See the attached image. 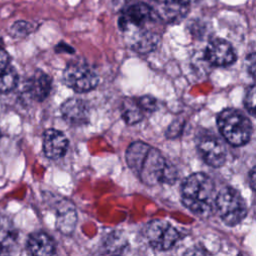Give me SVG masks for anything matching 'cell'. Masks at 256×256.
<instances>
[{
  "mask_svg": "<svg viewBox=\"0 0 256 256\" xmlns=\"http://www.w3.org/2000/svg\"><path fill=\"white\" fill-rule=\"evenodd\" d=\"M126 162L131 171L146 185L172 184L177 179L175 168L161 152L149 144L136 141L126 151Z\"/></svg>",
  "mask_w": 256,
  "mask_h": 256,
  "instance_id": "cell-1",
  "label": "cell"
},
{
  "mask_svg": "<svg viewBox=\"0 0 256 256\" xmlns=\"http://www.w3.org/2000/svg\"><path fill=\"white\" fill-rule=\"evenodd\" d=\"M216 189L214 181L205 173L189 175L181 186L183 204L198 216H209L215 208Z\"/></svg>",
  "mask_w": 256,
  "mask_h": 256,
  "instance_id": "cell-2",
  "label": "cell"
},
{
  "mask_svg": "<svg viewBox=\"0 0 256 256\" xmlns=\"http://www.w3.org/2000/svg\"><path fill=\"white\" fill-rule=\"evenodd\" d=\"M217 125L223 138L233 146H242L251 138V121L237 109L222 110L217 116Z\"/></svg>",
  "mask_w": 256,
  "mask_h": 256,
  "instance_id": "cell-3",
  "label": "cell"
},
{
  "mask_svg": "<svg viewBox=\"0 0 256 256\" xmlns=\"http://www.w3.org/2000/svg\"><path fill=\"white\" fill-rule=\"evenodd\" d=\"M215 209L221 220L228 226L239 224L247 214V205L238 190L226 186L215 197Z\"/></svg>",
  "mask_w": 256,
  "mask_h": 256,
  "instance_id": "cell-4",
  "label": "cell"
},
{
  "mask_svg": "<svg viewBox=\"0 0 256 256\" xmlns=\"http://www.w3.org/2000/svg\"><path fill=\"white\" fill-rule=\"evenodd\" d=\"M63 80L66 86L78 93L93 90L99 82L97 73L87 64L75 61L70 62L64 69Z\"/></svg>",
  "mask_w": 256,
  "mask_h": 256,
  "instance_id": "cell-5",
  "label": "cell"
},
{
  "mask_svg": "<svg viewBox=\"0 0 256 256\" xmlns=\"http://www.w3.org/2000/svg\"><path fill=\"white\" fill-rule=\"evenodd\" d=\"M148 244L155 250L167 251L172 249L180 239L178 230L164 220L150 221L144 230Z\"/></svg>",
  "mask_w": 256,
  "mask_h": 256,
  "instance_id": "cell-6",
  "label": "cell"
},
{
  "mask_svg": "<svg viewBox=\"0 0 256 256\" xmlns=\"http://www.w3.org/2000/svg\"><path fill=\"white\" fill-rule=\"evenodd\" d=\"M196 146L199 155L209 166L218 168L225 163V145L213 132L207 130L200 131L196 136Z\"/></svg>",
  "mask_w": 256,
  "mask_h": 256,
  "instance_id": "cell-7",
  "label": "cell"
},
{
  "mask_svg": "<svg viewBox=\"0 0 256 256\" xmlns=\"http://www.w3.org/2000/svg\"><path fill=\"white\" fill-rule=\"evenodd\" d=\"M204 58L211 65L223 67L233 64L237 56L230 42L222 38H216L211 40L206 46Z\"/></svg>",
  "mask_w": 256,
  "mask_h": 256,
  "instance_id": "cell-8",
  "label": "cell"
},
{
  "mask_svg": "<svg viewBox=\"0 0 256 256\" xmlns=\"http://www.w3.org/2000/svg\"><path fill=\"white\" fill-rule=\"evenodd\" d=\"M156 19L157 18L154 15L150 5L145 3H135L126 8V10L119 18L118 24L119 28L125 31L130 25L143 28L148 22Z\"/></svg>",
  "mask_w": 256,
  "mask_h": 256,
  "instance_id": "cell-9",
  "label": "cell"
},
{
  "mask_svg": "<svg viewBox=\"0 0 256 256\" xmlns=\"http://www.w3.org/2000/svg\"><path fill=\"white\" fill-rule=\"evenodd\" d=\"M150 7L156 18L166 23L180 21L189 10V5L177 0H153Z\"/></svg>",
  "mask_w": 256,
  "mask_h": 256,
  "instance_id": "cell-10",
  "label": "cell"
},
{
  "mask_svg": "<svg viewBox=\"0 0 256 256\" xmlns=\"http://www.w3.org/2000/svg\"><path fill=\"white\" fill-rule=\"evenodd\" d=\"M63 119L70 125L79 126L89 122L90 112L86 101L80 98L67 99L60 108Z\"/></svg>",
  "mask_w": 256,
  "mask_h": 256,
  "instance_id": "cell-11",
  "label": "cell"
},
{
  "mask_svg": "<svg viewBox=\"0 0 256 256\" xmlns=\"http://www.w3.org/2000/svg\"><path fill=\"white\" fill-rule=\"evenodd\" d=\"M68 148L66 136L59 130L48 129L43 135V151L46 157L57 160L63 157Z\"/></svg>",
  "mask_w": 256,
  "mask_h": 256,
  "instance_id": "cell-12",
  "label": "cell"
},
{
  "mask_svg": "<svg viewBox=\"0 0 256 256\" xmlns=\"http://www.w3.org/2000/svg\"><path fill=\"white\" fill-rule=\"evenodd\" d=\"M77 223V213L74 205L67 199L56 204V228L62 234H71Z\"/></svg>",
  "mask_w": 256,
  "mask_h": 256,
  "instance_id": "cell-13",
  "label": "cell"
},
{
  "mask_svg": "<svg viewBox=\"0 0 256 256\" xmlns=\"http://www.w3.org/2000/svg\"><path fill=\"white\" fill-rule=\"evenodd\" d=\"M51 88L52 81L50 76L41 70L35 71L26 83V90L29 96L38 102H41L48 97Z\"/></svg>",
  "mask_w": 256,
  "mask_h": 256,
  "instance_id": "cell-14",
  "label": "cell"
},
{
  "mask_svg": "<svg viewBox=\"0 0 256 256\" xmlns=\"http://www.w3.org/2000/svg\"><path fill=\"white\" fill-rule=\"evenodd\" d=\"M27 249L32 255H52L55 253V243L48 234L34 232L27 240Z\"/></svg>",
  "mask_w": 256,
  "mask_h": 256,
  "instance_id": "cell-15",
  "label": "cell"
},
{
  "mask_svg": "<svg viewBox=\"0 0 256 256\" xmlns=\"http://www.w3.org/2000/svg\"><path fill=\"white\" fill-rule=\"evenodd\" d=\"M159 42V36L153 31L144 29L136 32L130 40L131 48L141 54L149 53L154 50Z\"/></svg>",
  "mask_w": 256,
  "mask_h": 256,
  "instance_id": "cell-16",
  "label": "cell"
},
{
  "mask_svg": "<svg viewBox=\"0 0 256 256\" xmlns=\"http://www.w3.org/2000/svg\"><path fill=\"white\" fill-rule=\"evenodd\" d=\"M18 233L7 217L0 218V255L10 254L17 243Z\"/></svg>",
  "mask_w": 256,
  "mask_h": 256,
  "instance_id": "cell-17",
  "label": "cell"
},
{
  "mask_svg": "<svg viewBox=\"0 0 256 256\" xmlns=\"http://www.w3.org/2000/svg\"><path fill=\"white\" fill-rule=\"evenodd\" d=\"M121 116L126 124L133 125L143 119L144 111L136 98H125L121 105Z\"/></svg>",
  "mask_w": 256,
  "mask_h": 256,
  "instance_id": "cell-18",
  "label": "cell"
},
{
  "mask_svg": "<svg viewBox=\"0 0 256 256\" xmlns=\"http://www.w3.org/2000/svg\"><path fill=\"white\" fill-rule=\"evenodd\" d=\"M18 83V74L10 64L0 70V93L12 91Z\"/></svg>",
  "mask_w": 256,
  "mask_h": 256,
  "instance_id": "cell-19",
  "label": "cell"
},
{
  "mask_svg": "<svg viewBox=\"0 0 256 256\" xmlns=\"http://www.w3.org/2000/svg\"><path fill=\"white\" fill-rule=\"evenodd\" d=\"M125 240L116 232H113L104 242V249L106 253H120L125 249Z\"/></svg>",
  "mask_w": 256,
  "mask_h": 256,
  "instance_id": "cell-20",
  "label": "cell"
},
{
  "mask_svg": "<svg viewBox=\"0 0 256 256\" xmlns=\"http://www.w3.org/2000/svg\"><path fill=\"white\" fill-rule=\"evenodd\" d=\"M32 25L27 21H17L10 28V34L13 37H25L32 31Z\"/></svg>",
  "mask_w": 256,
  "mask_h": 256,
  "instance_id": "cell-21",
  "label": "cell"
},
{
  "mask_svg": "<svg viewBox=\"0 0 256 256\" xmlns=\"http://www.w3.org/2000/svg\"><path fill=\"white\" fill-rule=\"evenodd\" d=\"M138 104L140 105V107L142 108V110L144 112H148L151 113L153 111L156 110L157 108V100L150 96V95H145V96H141L139 98H136Z\"/></svg>",
  "mask_w": 256,
  "mask_h": 256,
  "instance_id": "cell-22",
  "label": "cell"
},
{
  "mask_svg": "<svg viewBox=\"0 0 256 256\" xmlns=\"http://www.w3.org/2000/svg\"><path fill=\"white\" fill-rule=\"evenodd\" d=\"M244 106L249 114L254 116L255 114V86L251 85L248 87L245 97H244Z\"/></svg>",
  "mask_w": 256,
  "mask_h": 256,
  "instance_id": "cell-23",
  "label": "cell"
},
{
  "mask_svg": "<svg viewBox=\"0 0 256 256\" xmlns=\"http://www.w3.org/2000/svg\"><path fill=\"white\" fill-rule=\"evenodd\" d=\"M183 130V122L179 120H175L167 129L166 135L169 138H176L178 137Z\"/></svg>",
  "mask_w": 256,
  "mask_h": 256,
  "instance_id": "cell-24",
  "label": "cell"
},
{
  "mask_svg": "<svg viewBox=\"0 0 256 256\" xmlns=\"http://www.w3.org/2000/svg\"><path fill=\"white\" fill-rule=\"evenodd\" d=\"M246 60H247V70L252 75V77H254V74H255V54L252 52L251 54H249L247 56Z\"/></svg>",
  "mask_w": 256,
  "mask_h": 256,
  "instance_id": "cell-25",
  "label": "cell"
},
{
  "mask_svg": "<svg viewBox=\"0 0 256 256\" xmlns=\"http://www.w3.org/2000/svg\"><path fill=\"white\" fill-rule=\"evenodd\" d=\"M10 58L8 53L0 46V70L5 68L7 65H9Z\"/></svg>",
  "mask_w": 256,
  "mask_h": 256,
  "instance_id": "cell-26",
  "label": "cell"
},
{
  "mask_svg": "<svg viewBox=\"0 0 256 256\" xmlns=\"http://www.w3.org/2000/svg\"><path fill=\"white\" fill-rule=\"evenodd\" d=\"M249 181H250L251 188L254 190L255 189V167H253L249 172Z\"/></svg>",
  "mask_w": 256,
  "mask_h": 256,
  "instance_id": "cell-27",
  "label": "cell"
},
{
  "mask_svg": "<svg viewBox=\"0 0 256 256\" xmlns=\"http://www.w3.org/2000/svg\"><path fill=\"white\" fill-rule=\"evenodd\" d=\"M177 1H179V2H181L183 4H186V5H190V4H192V3H194V2H196L198 0H177Z\"/></svg>",
  "mask_w": 256,
  "mask_h": 256,
  "instance_id": "cell-28",
  "label": "cell"
},
{
  "mask_svg": "<svg viewBox=\"0 0 256 256\" xmlns=\"http://www.w3.org/2000/svg\"><path fill=\"white\" fill-rule=\"evenodd\" d=\"M0 137H1V134H0Z\"/></svg>",
  "mask_w": 256,
  "mask_h": 256,
  "instance_id": "cell-29",
  "label": "cell"
}]
</instances>
